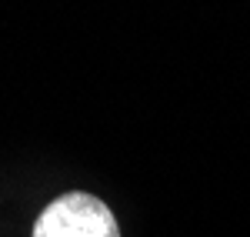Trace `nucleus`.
Returning a JSON list of instances; mask_svg holds the SVG:
<instances>
[{
  "label": "nucleus",
  "instance_id": "nucleus-1",
  "mask_svg": "<svg viewBox=\"0 0 250 237\" xmlns=\"http://www.w3.org/2000/svg\"><path fill=\"white\" fill-rule=\"evenodd\" d=\"M34 237H120L110 207L90 194H63L43 207Z\"/></svg>",
  "mask_w": 250,
  "mask_h": 237
}]
</instances>
